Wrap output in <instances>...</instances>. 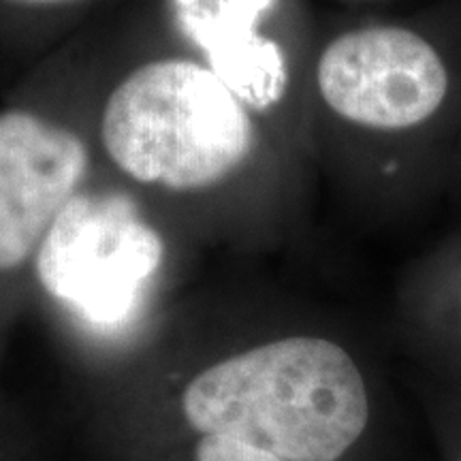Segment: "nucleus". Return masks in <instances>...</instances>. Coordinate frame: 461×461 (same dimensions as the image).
Segmentation results:
<instances>
[{"label": "nucleus", "mask_w": 461, "mask_h": 461, "mask_svg": "<svg viewBox=\"0 0 461 461\" xmlns=\"http://www.w3.org/2000/svg\"><path fill=\"white\" fill-rule=\"evenodd\" d=\"M96 152L137 186L169 194L221 188L255 163L263 118L188 50L131 62L92 112Z\"/></svg>", "instance_id": "obj_1"}, {"label": "nucleus", "mask_w": 461, "mask_h": 461, "mask_svg": "<svg viewBox=\"0 0 461 461\" xmlns=\"http://www.w3.org/2000/svg\"><path fill=\"white\" fill-rule=\"evenodd\" d=\"M182 411L201 436L233 438L286 461H338L370 423V395L348 350L293 336L205 367L184 391Z\"/></svg>", "instance_id": "obj_2"}, {"label": "nucleus", "mask_w": 461, "mask_h": 461, "mask_svg": "<svg viewBox=\"0 0 461 461\" xmlns=\"http://www.w3.org/2000/svg\"><path fill=\"white\" fill-rule=\"evenodd\" d=\"M163 252L131 199L79 190L45 235L34 267L51 297L92 325L115 327L135 312Z\"/></svg>", "instance_id": "obj_3"}, {"label": "nucleus", "mask_w": 461, "mask_h": 461, "mask_svg": "<svg viewBox=\"0 0 461 461\" xmlns=\"http://www.w3.org/2000/svg\"><path fill=\"white\" fill-rule=\"evenodd\" d=\"M95 157L92 118L50 101L0 109V274L37 258L58 214L84 190Z\"/></svg>", "instance_id": "obj_4"}, {"label": "nucleus", "mask_w": 461, "mask_h": 461, "mask_svg": "<svg viewBox=\"0 0 461 461\" xmlns=\"http://www.w3.org/2000/svg\"><path fill=\"white\" fill-rule=\"evenodd\" d=\"M314 88L346 124L403 132L428 124L445 107L451 75L423 34L378 24L333 37L316 60Z\"/></svg>", "instance_id": "obj_5"}, {"label": "nucleus", "mask_w": 461, "mask_h": 461, "mask_svg": "<svg viewBox=\"0 0 461 461\" xmlns=\"http://www.w3.org/2000/svg\"><path fill=\"white\" fill-rule=\"evenodd\" d=\"M285 0H169L173 26L265 120L291 95L293 58L282 39Z\"/></svg>", "instance_id": "obj_6"}, {"label": "nucleus", "mask_w": 461, "mask_h": 461, "mask_svg": "<svg viewBox=\"0 0 461 461\" xmlns=\"http://www.w3.org/2000/svg\"><path fill=\"white\" fill-rule=\"evenodd\" d=\"M197 461H286L278 455L265 451L248 442L233 440L227 436H201L197 451Z\"/></svg>", "instance_id": "obj_7"}, {"label": "nucleus", "mask_w": 461, "mask_h": 461, "mask_svg": "<svg viewBox=\"0 0 461 461\" xmlns=\"http://www.w3.org/2000/svg\"><path fill=\"white\" fill-rule=\"evenodd\" d=\"M92 0H0V5L14 9L17 14H67V11L79 9Z\"/></svg>", "instance_id": "obj_8"}]
</instances>
